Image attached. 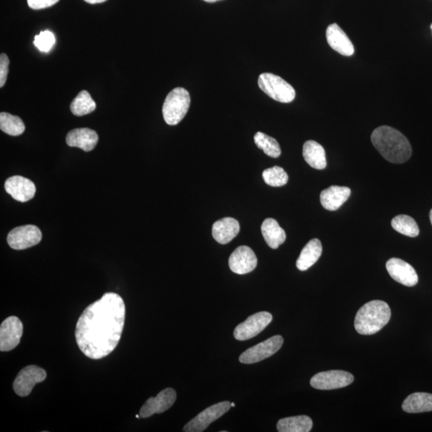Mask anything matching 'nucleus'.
Wrapping results in <instances>:
<instances>
[{"label": "nucleus", "instance_id": "nucleus-1", "mask_svg": "<svg viewBox=\"0 0 432 432\" xmlns=\"http://www.w3.org/2000/svg\"><path fill=\"white\" fill-rule=\"evenodd\" d=\"M125 316L122 297L116 293H105L79 318L74 334L79 349L92 360L110 355L121 339Z\"/></svg>", "mask_w": 432, "mask_h": 432}, {"label": "nucleus", "instance_id": "nucleus-2", "mask_svg": "<svg viewBox=\"0 0 432 432\" xmlns=\"http://www.w3.org/2000/svg\"><path fill=\"white\" fill-rule=\"evenodd\" d=\"M371 138L376 150L387 161L404 163L411 156L412 149L408 138L393 127H377Z\"/></svg>", "mask_w": 432, "mask_h": 432}, {"label": "nucleus", "instance_id": "nucleus-3", "mask_svg": "<svg viewBox=\"0 0 432 432\" xmlns=\"http://www.w3.org/2000/svg\"><path fill=\"white\" fill-rule=\"evenodd\" d=\"M391 316L390 307L386 302L370 301L357 312L355 329L360 335H374L389 324Z\"/></svg>", "mask_w": 432, "mask_h": 432}, {"label": "nucleus", "instance_id": "nucleus-4", "mask_svg": "<svg viewBox=\"0 0 432 432\" xmlns=\"http://www.w3.org/2000/svg\"><path fill=\"white\" fill-rule=\"evenodd\" d=\"M190 104V94L186 89H173L168 94L163 105V116L168 125L174 126L180 123L189 110Z\"/></svg>", "mask_w": 432, "mask_h": 432}, {"label": "nucleus", "instance_id": "nucleus-5", "mask_svg": "<svg viewBox=\"0 0 432 432\" xmlns=\"http://www.w3.org/2000/svg\"><path fill=\"white\" fill-rule=\"evenodd\" d=\"M258 85L266 95L278 102L288 103L296 98L294 88L274 74H261L258 79Z\"/></svg>", "mask_w": 432, "mask_h": 432}, {"label": "nucleus", "instance_id": "nucleus-6", "mask_svg": "<svg viewBox=\"0 0 432 432\" xmlns=\"http://www.w3.org/2000/svg\"><path fill=\"white\" fill-rule=\"evenodd\" d=\"M282 344L284 338L281 336H272L243 352L240 356V362L245 364H251L269 358L281 349Z\"/></svg>", "mask_w": 432, "mask_h": 432}, {"label": "nucleus", "instance_id": "nucleus-7", "mask_svg": "<svg viewBox=\"0 0 432 432\" xmlns=\"http://www.w3.org/2000/svg\"><path fill=\"white\" fill-rule=\"evenodd\" d=\"M232 408L230 402L223 401L212 405L200 412L190 422L183 426V431L202 432L205 431L209 425L221 416L226 414Z\"/></svg>", "mask_w": 432, "mask_h": 432}, {"label": "nucleus", "instance_id": "nucleus-8", "mask_svg": "<svg viewBox=\"0 0 432 432\" xmlns=\"http://www.w3.org/2000/svg\"><path fill=\"white\" fill-rule=\"evenodd\" d=\"M354 376L349 372L340 370L320 372L312 377L311 386L318 390L342 389L353 383Z\"/></svg>", "mask_w": 432, "mask_h": 432}, {"label": "nucleus", "instance_id": "nucleus-9", "mask_svg": "<svg viewBox=\"0 0 432 432\" xmlns=\"http://www.w3.org/2000/svg\"><path fill=\"white\" fill-rule=\"evenodd\" d=\"M271 321V313L267 311L256 313L236 327L235 339L240 341L251 340L264 331Z\"/></svg>", "mask_w": 432, "mask_h": 432}, {"label": "nucleus", "instance_id": "nucleus-10", "mask_svg": "<svg viewBox=\"0 0 432 432\" xmlns=\"http://www.w3.org/2000/svg\"><path fill=\"white\" fill-rule=\"evenodd\" d=\"M47 372L45 370L36 365L25 367L17 376L14 381L13 389L14 392L21 397L31 394L33 387L39 383L45 380Z\"/></svg>", "mask_w": 432, "mask_h": 432}, {"label": "nucleus", "instance_id": "nucleus-11", "mask_svg": "<svg viewBox=\"0 0 432 432\" xmlns=\"http://www.w3.org/2000/svg\"><path fill=\"white\" fill-rule=\"evenodd\" d=\"M42 240V232L34 225L14 228L8 236V245L14 250H24L36 246Z\"/></svg>", "mask_w": 432, "mask_h": 432}, {"label": "nucleus", "instance_id": "nucleus-12", "mask_svg": "<svg viewBox=\"0 0 432 432\" xmlns=\"http://www.w3.org/2000/svg\"><path fill=\"white\" fill-rule=\"evenodd\" d=\"M23 322L17 316H10L0 327V350L12 351L19 344L23 336Z\"/></svg>", "mask_w": 432, "mask_h": 432}, {"label": "nucleus", "instance_id": "nucleus-13", "mask_svg": "<svg viewBox=\"0 0 432 432\" xmlns=\"http://www.w3.org/2000/svg\"><path fill=\"white\" fill-rule=\"evenodd\" d=\"M176 400V392L173 389L163 390L156 397H151L141 409V418H148L154 414H161L171 409Z\"/></svg>", "mask_w": 432, "mask_h": 432}, {"label": "nucleus", "instance_id": "nucleus-14", "mask_svg": "<svg viewBox=\"0 0 432 432\" xmlns=\"http://www.w3.org/2000/svg\"><path fill=\"white\" fill-rule=\"evenodd\" d=\"M387 270L396 282L406 287H414L418 284L419 278L412 267L404 260L392 258L387 262Z\"/></svg>", "mask_w": 432, "mask_h": 432}, {"label": "nucleus", "instance_id": "nucleus-15", "mask_svg": "<svg viewBox=\"0 0 432 432\" xmlns=\"http://www.w3.org/2000/svg\"><path fill=\"white\" fill-rule=\"evenodd\" d=\"M257 257L247 246L237 247L229 258V267L232 272L238 275H245L256 269Z\"/></svg>", "mask_w": 432, "mask_h": 432}, {"label": "nucleus", "instance_id": "nucleus-16", "mask_svg": "<svg viewBox=\"0 0 432 432\" xmlns=\"http://www.w3.org/2000/svg\"><path fill=\"white\" fill-rule=\"evenodd\" d=\"M4 187L9 195L21 203L31 200L37 192L36 185L32 181L19 176L8 178Z\"/></svg>", "mask_w": 432, "mask_h": 432}, {"label": "nucleus", "instance_id": "nucleus-17", "mask_svg": "<svg viewBox=\"0 0 432 432\" xmlns=\"http://www.w3.org/2000/svg\"><path fill=\"white\" fill-rule=\"evenodd\" d=\"M326 37L329 46L344 56H351L355 52L353 44L339 25L331 24L327 29Z\"/></svg>", "mask_w": 432, "mask_h": 432}, {"label": "nucleus", "instance_id": "nucleus-18", "mask_svg": "<svg viewBox=\"0 0 432 432\" xmlns=\"http://www.w3.org/2000/svg\"><path fill=\"white\" fill-rule=\"evenodd\" d=\"M99 136L95 131L89 128H76L69 132L66 142L69 147H79L88 152L96 147Z\"/></svg>", "mask_w": 432, "mask_h": 432}, {"label": "nucleus", "instance_id": "nucleus-19", "mask_svg": "<svg viewBox=\"0 0 432 432\" xmlns=\"http://www.w3.org/2000/svg\"><path fill=\"white\" fill-rule=\"evenodd\" d=\"M240 230V223L236 218H223L213 225L212 236L220 245H227L239 234Z\"/></svg>", "mask_w": 432, "mask_h": 432}, {"label": "nucleus", "instance_id": "nucleus-20", "mask_svg": "<svg viewBox=\"0 0 432 432\" xmlns=\"http://www.w3.org/2000/svg\"><path fill=\"white\" fill-rule=\"evenodd\" d=\"M351 193L349 187L331 186L321 192V205L326 210L336 211L349 200Z\"/></svg>", "mask_w": 432, "mask_h": 432}, {"label": "nucleus", "instance_id": "nucleus-21", "mask_svg": "<svg viewBox=\"0 0 432 432\" xmlns=\"http://www.w3.org/2000/svg\"><path fill=\"white\" fill-rule=\"evenodd\" d=\"M261 232L267 245L277 249L286 240V233L274 218H268L263 223Z\"/></svg>", "mask_w": 432, "mask_h": 432}, {"label": "nucleus", "instance_id": "nucleus-22", "mask_svg": "<svg viewBox=\"0 0 432 432\" xmlns=\"http://www.w3.org/2000/svg\"><path fill=\"white\" fill-rule=\"evenodd\" d=\"M322 251L321 242L318 239H313L307 243L302 250L296 261L298 269L302 271L309 270L319 260Z\"/></svg>", "mask_w": 432, "mask_h": 432}, {"label": "nucleus", "instance_id": "nucleus-23", "mask_svg": "<svg viewBox=\"0 0 432 432\" xmlns=\"http://www.w3.org/2000/svg\"><path fill=\"white\" fill-rule=\"evenodd\" d=\"M302 156L309 165L317 170H322L327 167L325 148L314 141H309L304 144Z\"/></svg>", "mask_w": 432, "mask_h": 432}, {"label": "nucleus", "instance_id": "nucleus-24", "mask_svg": "<svg viewBox=\"0 0 432 432\" xmlns=\"http://www.w3.org/2000/svg\"><path fill=\"white\" fill-rule=\"evenodd\" d=\"M402 409L408 413H421L432 411V395L416 392L407 397Z\"/></svg>", "mask_w": 432, "mask_h": 432}, {"label": "nucleus", "instance_id": "nucleus-25", "mask_svg": "<svg viewBox=\"0 0 432 432\" xmlns=\"http://www.w3.org/2000/svg\"><path fill=\"white\" fill-rule=\"evenodd\" d=\"M313 422L310 417L298 415L287 417L278 422L277 431L280 432H309L312 429Z\"/></svg>", "mask_w": 432, "mask_h": 432}, {"label": "nucleus", "instance_id": "nucleus-26", "mask_svg": "<svg viewBox=\"0 0 432 432\" xmlns=\"http://www.w3.org/2000/svg\"><path fill=\"white\" fill-rule=\"evenodd\" d=\"M70 108L73 115L83 116L95 111L96 103L93 101L90 94L87 91H82L74 99Z\"/></svg>", "mask_w": 432, "mask_h": 432}, {"label": "nucleus", "instance_id": "nucleus-27", "mask_svg": "<svg viewBox=\"0 0 432 432\" xmlns=\"http://www.w3.org/2000/svg\"><path fill=\"white\" fill-rule=\"evenodd\" d=\"M391 227L400 234L414 238L420 234V228L413 218L406 215L395 216L391 220Z\"/></svg>", "mask_w": 432, "mask_h": 432}, {"label": "nucleus", "instance_id": "nucleus-28", "mask_svg": "<svg viewBox=\"0 0 432 432\" xmlns=\"http://www.w3.org/2000/svg\"><path fill=\"white\" fill-rule=\"evenodd\" d=\"M0 129L8 135L18 136L25 131V125L21 118L11 114L1 112L0 114Z\"/></svg>", "mask_w": 432, "mask_h": 432}, {"label": "nucleus", "instance_id": "nucleus-29", "mask_svg": "<svg viewBox=\"0 0 432 432\" xmlns=\"http://www.w3.org/2000/svg\"><path fill=\"white\" fill-rule=\"evenodd\" d=\"M256 146L264 151L267 156L271 158H278L281 155V148L276 138L263 132H257L254 136Z\"/></svg>", "mask_w": 432, "mask_h": 432}, {"label": "nucleus", "instance_id": "nucleus-30", "mask_svg": "<svg viewBox=\"0 0 432 432\" xmlns=\"http://www.w3.org/2000/svg\"><path fill=\"white\" fill-rule=\"evenodd\" d=\"M263 178L267 185L271 187H282L287 185L288 176L284 168L275 166L266 169L263 172Z\"/></svg>", "mask_w": 432, "mask_h": 432}, {"label": "nucleus", "instance_id": "nucleus-31", "mask_svg": "<svg viewBox=\"0 0 432 432\" xmlns=\"http://www.w3.org/2000/svg\"><path fill=\"white\" fill-rule=\"evenodd\" d=\"M56 43L54 34L50 31H43L34 37V44L39 51L48 52Z\"/></svg>", "mask_w": 432, "mask_h": 432}, {"label": "nucleus", "instance_id": "nucleus-32", "mask_svg": "<svg viewBox=\"0 0 432 432\" xmlns=\"http://www.w3.org/2000/svg\"><path fill=\"white\" fill-rule=\"evenodd\" d=\"M9 63L10 61L7 54H1V56H0V88H3L7 81Z\"/></svg>", "mask_w": 432, "mask_h": 432}, {"label": "nucleus", "instance_id": "nucleus-33", "mask_svg": "<svg viewBox=\"0 0 432 432\" xmlns=\"http://www.w3.org/2000/svg\"><path fill=\"white\" fill-rule=\"evenodd\" d=\"M59 0H28V6L34 10L47 8L53 6Z\"/></svg>", "mask_w": 432, "mask_h": 432}, {"label": "nucleus", "instance_id": "nucleus-34", "mask_svg": "<svg viewBox=\"0 0 432 432\" xmlns=\"http://www.w3.org/2000/svg\"><path fill=\"white\" fill-rule=\"evenodd\" d=\"M84 1L91 4H96L105 2L107 0H84Z\"/></svg>", "mask_w": 432, "mask_h": 432}, {"label": "nucleus", "instance_id": "nucleus-35", "mask_svg": "<svg viewBox=\"0 0 432 432\" xmlns=\"http://www.w3.org/2000/svg\"><path fill=\"white\" fill-rule=\"evenodd\" d=\"M203 1H205L207 3H213V2L218 1V0H203Z\"/></svg>", "mask_w": 432, "mask_h": 432}, {"label": "nucleus", "instance_id": "nucleus-36", "mask_svg": "<svg viewBox=\"0 0 432 432\" xmlns=\"http://www.w3.org/2000/svg\"><path fill=\"white\" fill-rule=\"evenodd\" d=\"M430 220H431V225H432V209L430 212Z\"/></svg>", "mask_w": 432, "mask_h": 432}, {"label": "nucleus", "instance_id": "nucleus-37", "mask_svg": "<svg viewBox=\"0 0 432 432\" xmlns=\"http://www.w3.org/2000/svg\"><path fill=\"white\" fill-rule=\"evenodd\" d=\"M231 406H232V407H235L236 405H235L234 403H231Z\"/></svg>", "mask_w": 432, "mask_h": 432}, {"label": "nucleus", "instance_id": "nucleus-38", "mask_svg": "<svg viewBox=\"0 0 432 432\" xmlns=\"http://www.w3.org/2000/svg\"><path fill=\"white\" fill-rule=\"evenodd\" d=\"M431 30H432V24H431Z\"/></svg>", "mask_w": 432, "mask_h": 432}]
</instances>
